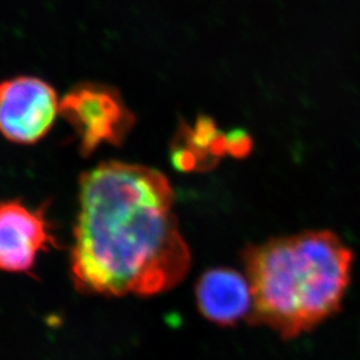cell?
<instances>
[{
    "label": "cell",
    "instance_id": "cell-4",
    "mask_svg": "<svg viewBox=\"0 0 360 360\" xmlns=\"http://www.w3.org/2000/svg\"><path fill=\"white\" fill-rule=\"evenodd\" d=\"M59 112L77 129L87 154L101 143L119 144L134 124V116L119 94L95 84L79 86L68 92Z\"/></svg>",
    "mask_w": 360,
    "mask_h": 360
},
{
    "label": "cell",
    "instance_id": "cell-8",
    "mask_svg": "<svg viewBox=\"0 0 360 360\" xmlns=\"http://www.w3.org/2000/svg\"><path fill=\"white\" fill-rule=\"evenodd\" d=\"M227 144L229 155L233 158H245L251 153L252 148V141L250 135L242 129H236L227 134Z\"/></svg>",
    "mask_w": 360,
    "mask_h": 360
},
{
    "label": "cell",
    "instance_id": "cell-2",
    "mask_svg": "<svg viewBox=\"0 0 360 360\" xmlns=\"http://www.w3.org/2000/svg\"><path fill=\"white\" fill-rule=\"evenodd\" d=\"M242 259L252 292L248 321L292 339L342 307L354 254L334 232L323 230L248 245Z\"/></svg>",
    "mask_w": 360,
    "mask_h": 360
},
{
    "label": "cell",
    "instance_id": "cell-5",
    "mask_svg": "<svg viewBox=\"0 0 360 360\" xmlns=\"http://www.w3.org/2000/svg\"><path fill=\"white\" fill-rule=\"evenodd\" d=\"M56 242L43 212L19 202H0V271L28 274Z\"/></svg>",
    "mask_w": 360,
    "mask_h": 360
},
{
    "label": "cell",
    "instance_id": "cell-6",
    "mask_svg": "<svg viewBox=\"0 0 360 360\" xmlns=\"http://www.w3.org/2000/svg\"><path fill=\"white\" fill-rule=\"evenodd\" d=\"M195 297L200 314L223 327L248 319L252 311V292L247 276L227 267L203 272L195 287Z\"/></svg>",
    "mask_w": 360,
    "mask_h": 360
},
{
    "label": "cell",
    "instance_id": "cell-7",
    "mask_svg": "<svg viewBox=\"0 0 360 360\" xmlns=\"http://www.w3.org/2000/svg\"><path fill=\"white\" fill-rule=\"evenodd\" d=\"M229 155L227 134H221L215 123L200 116L193 127H183L172 147V163L180 171H199L212 167Z\"/></svg>",
    "mask_w": 360,
    "mask_h": 360
},
{
    "label": "cell",
    "instance_id": "cell-1",
    "mask_svg": "<svg viewBox=\"0 0 360 360\" xmlns=\"http://www.w3.org/2000/svg\"><path fill=\"white\" fill-rule=\"evenodd\" d=\"M191 252L174 191L153 168L107 162L80 180L71 279L87 295L154 296L181 283Z\"/></svg>",
    "mask_w": 360,
    "mask_h": 360
},
{
    "label": "cell",
    "instance_id": "cell-3",
    "mask_svg": "<svg viewBox=\"0 0 360 360\" xmlns=\"http://www.w3.org/2000/svg\"><path fill=\"white\" fill-rule=\"evenodd\" d=\"M56 92L39 77L0 83V134L11 142L32 144L51 129L59 112Z\"/></svg>",
    "mask_w": 360,
    "mask_h": 360
}]
</instances>
